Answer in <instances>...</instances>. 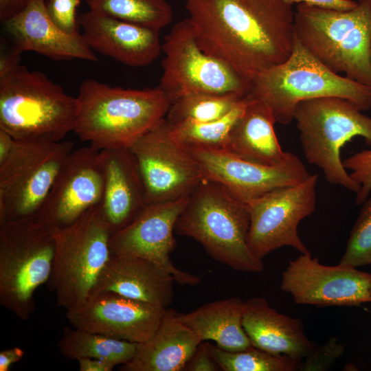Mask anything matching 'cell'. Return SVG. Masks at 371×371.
Listing matches in <instances>:
<instances>
[{
  "label": "cell",
  "mask_w": 371,
  "mask_h": 371,
  "mask_svg": "<svg viewBox=\"0 0 371 371\" xmlns=\"http://www.w3.org/2000/svg\"><path fill=\"white\" fill-rule=\"evenodd\" d=\"M77 113L76 97L41 71L20 65L0 77V129L15 139L63 140Z\"/></svg>",
  "instance_id": "8992f818"
},
{
  "label": "cell",
  "mask_w": 371,
  "mask_h": 371,
  "mask_svg": "<svg viewBox=\"0 0 371 371\" xmlns=\"http://www.w3.org/2000/svg\"><path fill=\"white\" fill-rule=\"evenodd\" d=\"M138 344L118 339L81 328L65 327L58 341L60 353L65 358L78 360L95 358L107 360L116 366L129 362Z\"/></svg>",
  "instance_id": "4316f807"
},
{
  "label": "cell",
  "mask_w": 371,
  "mask_h": 371,
  "mask_svg": "<svg viewBox=\"0 0 371 371\" xmlns=\"http://www.w3.org/2000/svg\"><path fill=\"white\" fill-rule=\"evenodd\" d=\"M80 371H111L116 365L107 360L82 358L77 360Z\"/></svg>",
  "instance_id": "ab89813d"
},
{
  "label": "cell",
  "mask_w": 371,
  "mask_h": 371,
  "mask_svg": "<svg viewBox=\"0 0 371 371\" xmlns=\"http://www.w3.org/2000/svg\"><path fill=\"white\" fill-rule=\"evenodd\" d=\"M209 342L201 341L192 356L186 363L185 371H217L221 370L212 356Z\"/></svg>",
  "instance_id": "d590c367"
},
{
  "label": "cell",
  "mask_w": 371,
  "mask_h": 371,
  "mask_svg": "<svg viewBox=\"0 0 371 371\" xmlns=\"http://www.w3.org/2000/svg\"><path fill=\"white\" fill-rule=\"evenodd\" d=\"M339 263L357 267L371 264V196L361 204Z\"/></svg>",
  "instance_id": "1f68e13d"
},
{
  "label": "cell",
  "mask_w": 371,
  "mask_h": 371,
  "mask_svg": "<svg viewBox=\"0 0 371 371\" xmlns=\"http://www.w3.org/2000/svg\"><path fill=\"white\" fill-rule=\"evenodd\" d=\"M189 198L146 205L131 223L111 235V254L149 260L168 271L177 283L198 284L199 276L179 269L170 260L176 247L175 225Z\"/></svg>",
  "instance_id": "2e32d148"
},
{
  "label": "cell",
  "mask_w": 371,
  "mask_h": 371,
  "mask_svg": "<svg viewBox=\"0 0 371 371\" xmlns=\"http://www.w3.org/2000/svg\"><path fill=\"white\" fill-rule=\"evenodd\" d=\"M91 11L159 30L171 23L172 10L166 0H85Z\"/></svg>",
  "instance_id": "83f0119b"
},
{
  "label": "cell",
  "mask_w": 371,
  "mask_h": 371,
  "mask_svg": "<svg viewBox=\"0 0 371 371\" xmlns=\"http://www.w3.org/2000/svg\"><path fill=\"white\" fill-rule=\"evenodd\" d=\"M24 350L20 347H13L0 352V371H8L10 366L24 356Z\"/></svg>",
  "instance_id": "60d3db41"
},
{
  "label": "cell",
  "mask_w": 371,
  "mask_h": 371,
  "mask_svg": "<svg viewBox=\"0 0 371 371\" xmlns=\"http://www.w3.org/2000/svg\"><path fill=\"white\" fill-rule=\"evenodd\" d=\"M55 251L47 287L65 309L85 299L109 260L111 228L98 205L70 225L52 229Z\"/></svg>",
  "instance_id": "9c48e42d"
},
{
  "label": "cell",
  "mask_w": 371,
  "mask_h": 371,
  "mask_svg": "<svg viewBox=\"0 0 371 371\" xmlns=\"http://www.w3.org/2000/svg\"><path fill=\"white\" fill-rule=\"evenodd\" d=\"M167 308L115 292L89 294L66 309L76 328L118 339L141 344L157 329Z\"/></svg>",
  "instance_id": "ac0fdd59"
},
{
  "label": "cell",
  "mask_w": 371,
  "mask_h": 371,
  "mask_svg": "<svg viewBox=\"0 0 371 371\" xmlns=\"http://www.w3.org/2000/svg\"><path fill=\"white\" fill-rule=\"evenodd\" d=\"M370 4V7H371V0H368Z\"/></svg>",
  "instance_id": "7bdbcfd3"
},
{
  "label": "cell",
  "mask_w": 371,
  "mask_h": 371,
  "mask_svg": "<svg viewBox=\"0 0 371 371\" xmlns=\"http://www.w3.org/2000/svg\"><path fill=\"white\" fill-rule=\"evenodd\" d=\"M103 192L99 150L91 146L74 149L62 165L43 204L32 216L52 229L67 226L99 205Z\"/></svg>",
  "instance_id": "e0dca14e"
},
{
  "label": "cell",
  "mask_w": 371,
  "mask_h": 371,
  "mask_svg": "<svg viewBox=\"0 0 371 371\" xmlns=\"http://www.w3.org/2000/svg\"><path fill=\"white\" fill-rule=\"evenodd\" d=\"M30 0H0V21L1 23L20 12Z\"/></svg>",
  "instance_id": "f35d334b"
},
{
  "label": "cell",
  "mask_w": 371,
  "mask_h": 371,
  "mask_svg": "<svg viewBox=\"0 0 371 371\" xmlns=\"http://www.w3.org/2000/svg\"><path fill=\"white\" fill-rule=\"evenodd\" d=\"M284 3L293 6V4H306L319 8L347 11L355 8L357 1L354 0H282Z\"/></svg>",
  "instance_id": "74e56055"
},
{
  "label": "cell",
  "mask_w": 371,
  "mask_h": 371,
  "mask_svg": "<svg viewBox=\"0 0 371 371\" xmlns=\"http://www.w3.org/2000/svg\"><path fill=\"white\" fill-rule=\"evenodd\" d=\"M188 148L204 179L221 184L246 204L273 190L298 184L311 175L299 157L291 152L281 164L267 166L247 161L225 149Z\"/></svg>",
  "instance_id": "5bb4252c"
},
{
  "label": "cell",
  "mask_w": 371,
  "mask_h": 371,
  "mask_svg": "<svg viewBox=\"0 0 371 371\" xmlns=\"http://www.w3.org/2000/svg\"><path fill=\"white\" fill-rule=\"evenodd\" d=\"M174 282L168 271L149 260L111 254L90 294L115 292L168 308L174 297Z\"/></svg>",
  "instance_id": "7402d4cb"
},
{
  "label": "cell",
  "mask_w": 371,
  "mask_h": 371,
  "mask_svg": "<svg viewBox=\"0 0 371 371\" xmlns=\"http://www.w3.org/2000/svg\"><path fill=\"white\" fill-rule=\"evenodd\" d=\"M276 122L265 102L247 95L244 111L233 126L224 149L257 164H281L290 152L281 148L274 129Z\"/></svg>",
  "instance_id": "d4e9b609"
},
{
  "label": "cell",
  "mask_w": 371,
  "mask_h": 371,
  "mask_svg": "<svg viewBox=\"0 0 371 371\" xmlns=\"http://www.w3.org/2000/svg\"><path fill=\"white\" fill-rule=\"evenodd\" d=\"M165 58L159 87L172 100L204 92L249 95L251 83L232 67L206 53L197 42L193 25L186 19L177 23L164 37Z\"/></svg>",
  "instance_id": "8fae6325"
},
{
  "label": "cell",
  "mask_w": 371,
  "mask_h": 371,
  "mask_svg": "<svg viewBox=\"0 0 371 371\" xmlns=\"http://www.w3.org/2000/svg\"><path fill=\"white\" fill-rule=\"evenodd\" d=\"M294 28L299 42L322 64L371 88L368 0H358L357 6L347 11L297 4Z\"/></svg>",
  "instance_id": "277c9868"
},
{
  "label": "cell",
  "mask_w": 371,
  "mask_h": 371,
  "mask_svg": "<svg viewBox=\"0 0 371 371\" xmlns=\"http://www.w3.org/2000/svg\"><path fill=\"white\" fill-rule=\"evenodd\" d=\"M250 216L247 204L225 187L204 179L190 195L175 230L199 242L214 260L245 272H260L262 260L247 244Z\"/></svg>",
  "instance_id": "3957f363"
},
{
  "label": "cell",
  "mask_w": 371,
  "mask_h": 371,
  "mask_svg": "<svg viewBox=\"0 0 371 371\" xmlns=\"http://www.w3.org/2000/svg\"><path fill=\"white\" fill-rule=\"evenodd\" d=\"M244 301L238 297L207 303L188 313H177L179 319L201 341H214L228 351L251 346L243 326Z\"/></svg>",
  "instance_id": "484cf974"
},
{
  "label": "cell",
  "mask_w": 371,
  "mask_h": 371,
  "mask_svg": "<svg viewBox=\"0 0 371 371\" xmlns=\"http://www.w3.org/2000/svg\"><path fill=\"white\" fill-rule=\"evenodd\" d=\"M15 139L6 131L0 129V164H2L10 155Z\"/></svg>",
  "instance_id": "b9f144b4"
},
{
  "label": "cell",
  "mask_w": 371,
  "mask_h": 371,
  "mask_svg": "<svg viewBox=\"0 0 371 371\" xmlns=\"http://www.w3.org/2000/svg\"><path fill=\"white\" fill-rule=\"evenodd\" d=\"M280 289L297 304L359 306L371 302V274L340 264L324 265L308 252L289 263Z\"/></svg>",
  "instance_id": "9a60e30c"
},
{
  "label": "cell",
  "mask_w": 371,
  "mask_h": 371,
  "mask_svg": "<svg viewBox=\"0 0 371 371\" xmlns=\"http://www.w3.org/2000/svg\"><path fill=\"white\" fill-rule=\"evenodd\" d=\"M346 169L352 171L350 176L361 186L355 203L361 205L371 192V148L357 152L343 161Z\"/></svg>",
  "instance_id": "d6a6232c"
},
{
  "label": "cell",
  "mask_w": 371,
  "mask_h": 371,
  "mask_svg": "<svg viewBox=\"0 0 371 371\" xmlns=\"http://www.w3.org/2000/svg\"><path fill=\"white\" fill-rule=\"evenodd\" d=\"M74 132L98 150L128 148L166 118L172 103L159 87L132 89L84 80Z\"/></svg>",
  "instance_id": "7a4b0ae2"
},
{
  "label": "cell",
  "mask_w": 371,
  "mask_h": 371,
  "mask_svg": "<svg viewBox=\"0 0 371 371\" xmlns=\"http://www.w3.org/2000/svg\"><path fill=\"white\" fill-rule=\"evenodd\" d=\"M362 111L349 100L324 97L301 102L293 117L308 163L319 167L328 183L341 186L356 194L361 186L346 171L341 150L358 136L371 146V117Z\"/></svg>",
  "instance_id": "52a82bcc"
},
{
  "label": "cell",
  "mask_w": 371,
  "mask_h": 371,
  "mask_svg": "<svg viewBox=\"0 0 371 371\" xmlns=\"http://www.w3.org/2000/svg\"><path fill=\"white\" fill-rule=\"evenodd\" d=\"M74 145L71 141L15 139L0 164V223L36 214Z\"/></svg>",
  "instance_id": "30bf717a"
},
{
  "label": "cell",
  "mask_w": 371,
  "mask_h": 371,
  "mask_svg": "<svg viewBox=\"0 0 371 371\" xmlns=\"http://www.w3.org/2000/svg\"><path fill=\"white\" fill-rule=\"evenodd\" d=\"M104 178L100 207L112 234L131 223L146 205L135 158L128 148L99 150Z\"/></svg>",
  "instance_id": "44dd1931"
},
{
  "label": "cell",
  "mask_w": 371,
  "mask_h": 371,
  "mask_svg": "<svg viewBox=\"0 0 371 371\" xmlns=\"http://www.w3.org/2000/svg\"><path fill=\"white\" fill-rule=\"evenodd\" d=\"M243 326L251 345L270 353L302 359L316 347L302 319L277 312L264 297L244 302Z\"/></svg>",
  "instance_id": "603a6c76"
},
{
  "label": "cell",
  "mask_w": 371,
  "mask_h": 371,
  "mask_svg": "<svg viewBox=\"0 0 371 371\" xmlns=\"http://www.w3.org/2000/svg\"><path fill=\"white\" fill-rule=\"evenodd\" d=\"M81 0H48L46 2L47 13L54 23L67 34L78 31L76 10Z\"/></svg>",
  "instance_id": "e575fe53"
},
{
  "label": "cell",
  "mask_w": 371,
  "mask_h": 371,
  "mask_svg": "<svg viewBox=\"0 0 371 371\" xmlns=\"http://www.w3.org/2000/svg\"><path fill=\"white\" fill-rule=\"evenodd\" d=\"M370 313H371V311H370Z\"/></svg>",
  "instance_id": "ee69618b"
},
{
  "label": "cell",
  "mask_w": 371,
  "mask_h": 371,
  "mask_svg": "<svg viewBox=\"0 0 371 371\" xmlns=\"http://www.w3.org/2000/svg\"><path fill=\"white\" fill-rule=\"evenodd\" d=\"M23 52L12 43L6 45L1 41L0 77L7 74L21 65V54Z\"/></svg>",
  "instance_id": "8d00e7d4"
},
{
  "label": "cell",
  "mask_w": 371,
  "mask_h": 371,
  "mask_svg": "<svg viewBox=\"0 0 371 371\" xmlns=\"http://www.w3.org/2000/svg\"><path fill=\"white\" fill-rule=\"evenodd\" d=\"M243 98L234 93H189L172 102L166 119L170 124L214 121L227 115Z\"/></svg>",
  "instance_id": "f546056e"
},
{
  "label": "cell",
  "mask_w": 371,
  "mask_h": 371,
  "mask_svg": "<svg viewBox=\"0 0 371 371\" xmlns=\"http://www.w3.org/2000/svg\"><path fill=\"white\" fill-rule=\"evenodd\" d=\"M201 341L172 309L166 311L157 329L138 344L134 357L122 371H182Z\"/></svg>",
  "instance_id": "cb8c5ba5"
},
{
  "label": "cell",
  "mask_w": 371,
  "mask_h": 371,
  "mask_svg": "<svg viewBox=\"0 0 371 371\" xmlns=\"http://www.w3.org/2000/svg\"><path fill=\"white\" fill-rule=\"evenodd\" d=\"M212 357L224 371H295L302 359L270 353L251 346L239 351H228L209 344Z\"/></svg>",
  "instance_id": "4dcf8cb0"
},
{
  "label": "cell",
  "mask_w": 371,
  "mask_h": 371,
  "mask_svg": "<svg viewBox=\"0 0 371 371\" xmlns=\"http://www.w3.org/2000/svg\"><path fill=\"white\" fill-rule=\"evenodd\" d=\"M55 251L53 229L33 216L0 223V304L27 320L34 293L47 282Z\"/></svg>",
  "instance_id": "ba28073f"
},
{
  "label": "cell",
  "mask_w": 371,
  "mask_h": 371,
  "mask_svg": "<svg viewBox=\"0 0 371 371\" xmlns=\"http://www.w3.org/2000/svg\"><path fill=\"white\" fill-rule=\"evenodd\" d=\"M3 25L12 43L22 52H34L55 60H98L82 33L67 34L54 23L45 0H30L24 9Z\"/></svg>",
  "instance_id": "ffe728a7"
},
{
  "label": "cell",
  "mask_w": 371,
  "mask_h": 371,
  "mask_svg": "<svg viewBox=\"0 0 371 371\" xmlns=\"http://www.w3.org/2000/svg\"><path fill=\"white\" fill-rule=\"evenodd\" d=\"M128 148L139 168L146 205L189 197L204 179L188 147L172 135L166 118Z\"/></svg>",
  "instance_id": "7c38bea8"
},
{
  "label": "cell",
  "mask_w": 371,
  "mask_h": 371,
  "mask_svg": "<svg viewBox=\"0 0 371 371\" xmlns=\"http://www.w3.org/2000/svg\"><path fill=\"white\" fill-rule=\"evenodd\" d=\"M249 95L265 102L277 122L289 124L302 101L337 97L361 111L371 109V88L335 73L317 60L295 37L292 52L283 63L257 75Z\"/></svg>",
  "instance_id": "5b68a950"
},
{
  "label": "cell",
  "mask_w": 371,
  "mask_h": 371,
  "mask_svg": "<svg viewBox=\"0 0 371 371\" xmlns=\"http://www.w3.org/2000/svg\"><path fill=\"white\" fill-rule=\"evenodd\" d=\"M292 7L282 0H186L202 49L249 83L291 55Z\"/></svg>",
  "instance_id": "6da1fadb"
},
{
  "label": "cell",
  "mask_w": 371,
  "mask_h": 371,
  "mask_svg": "<svg viewBox=\"0 0 371 371\" xmlns=\"http://www.w3.org/2000/svg\"><path fill=\"white\" fill-rule=\"evenodd\" d=\"M317 181L318 175L311 174L298 184L273 190L247 204V244L256 258L262 260L284 246L301 254L310 252L299 236L297 227L315 210Z\"/></svg>",
  "instance_id": "4fadbf2b"
},
{
  "label": "cell",
  "mask_w": 371,
  "mask_h": 371,
  "mask_svg": "<svg viewBox=\"0 0 371 371\" xmlns=\"http://www.w3.org/2000/svg\"><path fill=\"white\" fill-rule=\"evenodd\" d=\"M82 34L93 51L131 67H144L159 55V30L125 22L93 11L78 17Z\"/></svg>",
  "instance_id": "d6986e66"
},
{
  "label": "cell",
  "mask_w": 371,
  "mask_h": 371,
  "mask_svg": "<svg viewBox=\"0 0 371 371\" xmlns=\"http://www.w3.org/2000/svg\"><path fill=\"white\" fill-rule=\"evenodd\" d=\"M344 346L335 337H331L322 346L315 348L302 361L300 370L324 371L330 369L344 352Z\"/></svg>",
  "instance_id": "836d02e7"
},
{
  "label": "cell",
  "mask_w": 371,
  "mask_h": 371,
  "mask_svg": "<svg viewBox=\"0 0 371 371\" xmlns=\"http://www.w3.org/2000/svg\"><path fill=\"white\" fill-rule=\"evenodd\" d=\"M247 96L224 117L210 122L183 121L170 124L174 138L188 147L224 149L230 132L243 114Z\"/></svg>",
  "instance_id": "f1b7e54d"
}]
</instances>
